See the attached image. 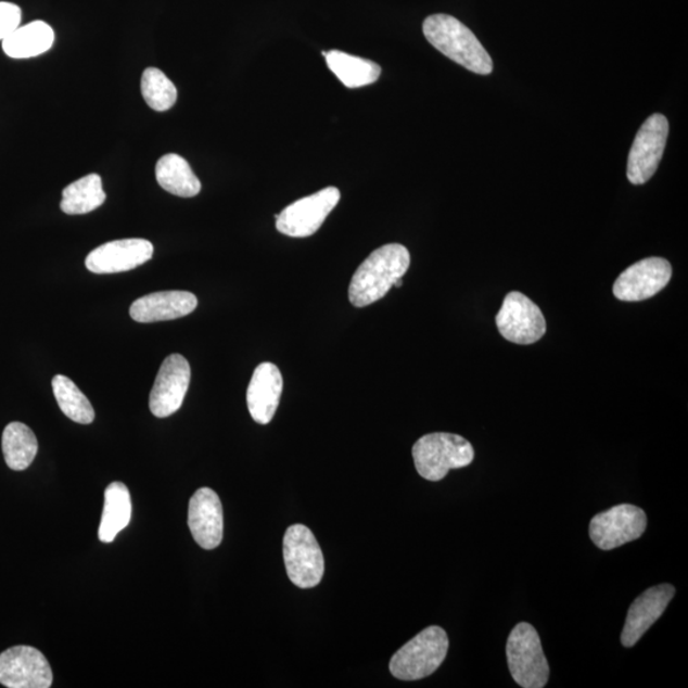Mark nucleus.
Returning <instances> with one entry per match:
<instances>
[{
    "label": "nucleus",
    "instance_id": "nucleus-6",
    "mask_svg": "<svg viewBox=\"0 0 688 688\" xmlns=\"http://www.w3.org/2000/svg\"><path fill=\"white\" fill-rule=\"evenodd\" d=\"M283 559L290 581L302 589L317 587L324 575V556L313 532L291 525L283 538Z\"/></svg>",
    "mask_w": 688,
    "mask_h": 688
},
{
    "label": "nucleus",
    "instance_id": "nucleus-9",
    "mask_svg": "<svg viewBox=\"0 0 688 688\" xmlns=\"http://www.w3.org/2000/svg\"><path fill=\"white\" fill-rule=\"evenodd\" d=\"M340 200L341 192L334 187L302 198L276 215L277 230L290 238H309L320 229Z\"/></svg>",
    "mask_w": 688,
    "mask_h": 688
},
{
    "label": "nucleus",
    "instance_id": "nucleus-7",
    "mask_svg": "<svg viewBox=\"0 0 688 688\" xmlns=\"http://www.w3.org/2000/svg\"><path fill=\"white\" fill-rule=\"evenodd\" d=\"M647 525L646 511L632 504H621L591 519L589 536L600 550L611 551L639 539Z\"/></svg>",
    "mask_w": 688,
    "mask_h": 688
},
{
    "label": "nucleus",
    "instance_id": "nucleus-8",
    "mask_svg": "<svg viewBox=\"0 0 688 688\" xmlns=\"http://www.w3.org/2000/svg\"><path fill=\"white\" fill-rule=\"evenodd\" d=\"M670 133V123L662 114L649 116L635 137L627 161V179L634 186L646 184L657 171Z\"/></svg>",
    "mask_w": 688,
    "mask_h": 688
},
{
    "label": "nucleus",
    "instance_id": "nucleus-22",
    "mask_svg": "<svg viewBox=\"0 0 688 688\" xmlns=\"http://www.w3.org/2000/svg\"><path fill=\"white\" fill-rule=\"evenodd\" d=\"M156 179L166 192L181 198H192L201 193L202 184L186 158L168 153L158 160Z\"/></svg>",
    "mask_w": 688,
    "mask_h": 688
},
{
    "label": "nucleus",
    "instance_id": "nucleus-12",
    "mask_svg": "<svg viewBox=\"0 0 688 688\" xmlns=\"http://www.w3.org/2000/svg\"><path fill=\"white\" fill-rule=\"evenodd\" d=\"M190 365L184 356L174 354L165 358L150 395V409L158 419L178 412L189 390Z\"/></svg>",
    "mask_w": 688,
    "mask_h": 688
},
{
    "label": "nucleus",
    "instance_id": "nucleus-16",
    "mask_svg": "<svg viewBox=\"0 0 688 688\" xmlns=\"http://www.w3.org/2000/svg\"><path fill=\"white\" fill-rule=\"evenodd\" d=\"M676 596V589L671 584H661L649 588L636 598L629 607L626 624L621 634V642L625 648H633L648 629L661 619L662 614Z\"/></svg>",
    "mask_w": 688,
    "mask_h": 688
},
{
    "label": "nucleus",
    "instance_id": "nucleus-26",
    "mask_svg": "<svg viewBox=\"0 0 688 688\" xmlns=\"http://www.w3.org/2000/svg\"><path fill=\"white\" fill-rule=\"evenodd\" d=\"M141 91L144 101L156 112L170 110L178 100L177 87L157 68H148L143 72Z\"/></svg>",
    "mask_w": 688,
    "mask_h": 688
},
{
    "label": "nucleus",
    "instance_id": "nucleus-5",
    "mask_svg": "<svg viewBox=\"0 0 688 688\" xmlns=\"http://www.w3.org/2000/svg\"><path fill=\"white\" fill-rule=\"evenodd\" d=\"M508 665L512 678L524 688H544L550 665L542 649L537 629L521 622L510 633L507 644Z\"/></svg>",
    "mask_w": 688,
    "mask_h": 688
},
{
    "label": "nucleus",
    "instance_id": "nucleus-21",
    "mask_svg": "<svg viewBox=\"0 0 688 688\" xmlns=\"http://www.w3.org/2000/svg\"><path fill=\"white\" fill-rule=\"evenodd\" d=\"M329 69H331L341 82L348 89H360V87L375 84L382 68L380 65L343 53L340 50L323 51Z\"/></svg>",
    "mask_w": 688,
    "mask_h": 688
},
{
    "label": "nucleus",
    "instance_id": "nucleus-13",
    "mask_svg": "<svg viewBox=\"0 0 688 688\" xmlns=\"http://www.w3.org/2000/svg\"><path fill=\"white\" fill-rule=\"evenodd\" d=\"M672 278V266L667 259L647 258L635 263L620 275L613 284V295L621 302H644L655 296Z\"/></svg>",
    "mask_w": 688,
    "mask_h": 688
},
{
    "label": "nucleus",
    "instance_id": "nucleus-3",
    "mask_svg": "<svg viewBox=\"0 0 688 688\" xmlns=\"http://www.w3.org/2000/svg\"><path fill=\"white\" fill-rule=\"evenodd\" d=\"M412 456L422 479L442 481L451 470L472 464L474 449L464 437L448 433L424 435L413 445Z\"/></svg>",
    "mask_w": 688,
    "mask_h": 688
},
{
    "label": "nucleus",
    "instance_id": "nucleus-15",
    "mask_svg": "<svg viewBox=\"0 0 688 688\" xmlns=\"http://www.w3.org/2000/svg\"><path fill=\"white\" fill-rule=\"evenodd\" d=\"M188 525L198 545L215 550L224 538V510L218 495L208 487L198 489L189 502Z\"/></svg>",
    "mask_w": 688,
    "mask_h": 688
},
{
    "label": "nucleus",
    "instance_id": "nucleus-17",
    "mask_svg": "<svg viewBox=\"0 0 688 688\" xmlns=\"http://www.w3.org/2000/svg\"><path fill=\"white\" fill-rule=\"evenodd\" d=\"M283 379L280 369L272 362H263L255 369L246 393L249 412L253 420L268 424L280 406Z\"/></svg>",
    "mask_w": 688,
    "mask_h": 688
},
{
    "label": "nucleus",
    "instance_id": "nucleus-25",
    "mask_svg": "<svg viewBox=\"0 0 688 688\" xmlns=\"http://www.w3.org/2000/svg\"><path fill=\"white\" fill-rule=\"evenodd\" d=\"M51 385H53L58 405L68 419L80 424L93 422L94 411L91 402L69 378L55 375Z\"/></svg>",
    "mask_w": 688,
    "mask_h": 688
},
{
    "label": "nucleus",
    "instance_id": "nucleus-18",
    "mask_svg": "<svg viewBox=\"0 0 688 688\" xmlns=\"http://www.w3.org/2000/svg\"><path fill=\"white\" fill-rule=\"evenodd\" d=\"M196 306L198 298L192 292H155V294L136 300L130 306V317L138 323H155V321L187 317L196 309Z\"/></svg>",
    "mask_w": 688,
    "mask_h": 688
},
{
    "label": "nucleus",
    "instance_id": "nucleus-4",
    "mask_svg": "<svg viewBox=\"0 0 688 688\" xmlns=\"http://www.w3.org/2000/svg\"><path fill=\"white\" fill-rule=\"evenodd\" d=\"M448 650L449 639L445 629L430 626L392 657L391 673L402 680L426 678L441 667Z\"/></svg>",
    "mask_w": 688,
    "mask_h": 688
},
{
    "label": "nucleus",
    "instance_id": "nucleus-24",
    "mask_svg": "<svg viewBox=\"0 0 688 688\" xmlns=\"http://www.w3.org/2000/svg\"><path fill=\"white\" fill-rule=\"evenodd\" d=\"M105 201L100 175L90 174L63 190L61 209L71 216L86 215L101 207Z\"/></svg>",
    "mask_w": 688,
    "mask_h": 688
},
{
    "label": "nucleus",
    "instance_id": "nucleus-19",
    "mask_svg": "<svg viewBox=\"0 0 688 688\" xmlns=\"http://www.w3.org/2000/svg\"><path fill=\"white\" fill-rule=\"evenodd\" d=\"M55 34L46 22L34 21L20 26L3 40L4 53L14 60H27L47 53L53 47Z\"/></svg>",
    "mask_w": 688,
    "mask_h": 688
},
{
    "label": "nucleus",
    "instance_id": "nucleus-27",
    "mask_svg": "<svg viewBox=\"0 0 688 688\" xmlns=\"http://www.w3.org/2000/svg\"><path fill=\"white\" fill-rule=\"evenodd\" d=\"M22 12L18 5L0 2V40L9 38L20 27Z\"/></svg>",
    "mask_w": 688,
    "mask_h": 688
},
{
    "label": "nucleus",
    "instance_id": "nucleus-28",
    "mask_svg": "<svg viewBox=\"0 0 688 688\" xmlns=\"http://www.w3.org/2000/svg\"><path fill=\"white\" fill-rule=\"evenodd\" d=\"M402 284H404V282H402V278H399V280L397 282L394 283L393 288H402Z\"/></svg>",
    "mask_w": 688,
    "mask_h": 688
},
{
    "label": "nucleus",
    "instance_id": "nucleus-23",
    "mask_svg": "<svg viewBox=\"0 0 688 688\" xmlns=\"http://www.w3.org/2000/svg\"><path fill=\"white\" fill-rule=\"evenodd\" d=\"M2 448L7 466L13 471H25L33 464L39 444L30 428L12 422L4 429Z\"/></svg>",
    "mask_w": 688,
    "mask_h": 688
},
{
    "label": "nucleus",
    "instance_id": "nucleus-11",
    "mask_svg": "<svg viewBox=\"0 0 688 688\" xmlns=\"http://www.w3.org/2000/svg\"><path fill=\"white\" fill-rule=\"evenodd\" d=\"M0 684L9 688H49L53 671L40 650L13 647L0 654Z\"/></svg>",
    "mask_w": 688,
    "mask_h": 688
},
{
    "label": "nucleus",
    "instance_id": "nucleus-14",
    "mask_svg": "<svg viewBox=\"0 0 688 688\" xmlns=\"http://www.w3.org/2000/svg\"><path fill=\"white\" fill-rule=\"evenodd\" d=\"M153 245L144 239L110 241L92 251L86 267L97 275L128 272L152 259Z\"/></svg>",
    "mask_w": 688,
    "mask_h": 688
},
{
    "label": "nucleus",
    "instance_id": "nucleus-2",
    "mask_svg": "<svg viewBox=\"0 0 688 688\" xmlns=\"http://www.w3.org/2000/svg\"><path fill=\"white\" fill-rule=\"evenodd\" d=\"M424 38L453 62L481 76L492 75L494 62L470 28L449 14H433L423 22Z\"/></svg>",
    "mask_w": 688,
    "mask_h": 688
},
{
    "label": "nucleus",
    "instance_id": "nucleus-20",
    "mask_svg": "<svg viewBox=\"0 0 688 688\" xmlns=\"http://www.w3.org/2000/svg\"><path fill=\"white\" fill-rule=\"evenodd\" d=\"M131 500L129 489L122 482L110 483L105 489L104 511H102L99 538L112 544L130 523Z\"/></svg>",
    "mask_w": 688,
    "mask_h": 688
},
{
    "label": "nucleus",
    "instance_id": "nucleus-1",
    "mask_svg": "<svg viewBox=\"0 0 688 688\" xmlns=\"http://www.w3.org/2000/svg\"><path fill=\"white\" fill-rule=\"evenodd\" d=\"M409 265L411 255L406 246L387 244L377 249L361 263L351 280V304L356 307L375 304L407 273Z\"/></svg>",
    "mask_w": 688,
    "mask_h": 688
},
{
    "label": "nucleus",
    "instance_id": "nucleus-10",
    "mask_svg": "<svg viewBox=\"0 0 688 688\" xmlns=\"http://www.w3.org/2000/svg\"><path fill=\"white\" fill-rule=\"evenodd\" d=\"M496 324L505 340L523 346L538 342L547 329L544 313L538 305L517 291L504 298Z\"/></svg>",
    "mask_w": 688,
    "mask_h": 688
}]
</instances>
